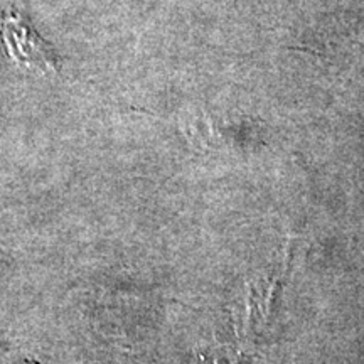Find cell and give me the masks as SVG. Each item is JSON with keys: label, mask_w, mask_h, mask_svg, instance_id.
Returning a JSON list of instances; mask_svg holds the SVG:
<instances>
[{"label": "cell", "mask_w": 364, "mask_h": 364, "mask_svg": "<svg viewBox=\"0 0 364 364\" xmlns=\"http://www.w3.org/2000/svg\"><path fill=\"white\" fill-rule=\"evenodd\" d=\"M0 22L4 43L17 66L38 75H54L58 71L51 49L17 14L6 12Z\"/></svg>", "instance_id": "cell-1"}, {"label": "cell", "mask_w": 364, "mask_h": 364, "mask_svg": "<svg viewBox=\"0 0 364 364\" xmlns=\"http://www.w3.org/2000/svg\"><path fill=\"white\" fill-rule=\"evenodd\" d=\"M289 243H285L284 247V253H282V260L277 268L273 272H270V275L265 277V280L260 282L258 285H255V299H257V306L260 309L263 318H268V314H270V307H272V300H273V294H275L277 287L280 285L282 279H284L287 267H289Z\"/></svg>", "instance_id": "cell-2"}, {"label": "cell", "mask_w": 364, "mask_h": 364, "mask_svg": "<svg viewBox=\"0 0 364 364\" xmlns=\"http://www.w3.org/2000/svg\"><path fill=\"white\" fill-rule=\"evenodd\" d=\"M21 364H34V363H21Z\"/></svg>", "instance_id": "cell-3"}]
</instances>
